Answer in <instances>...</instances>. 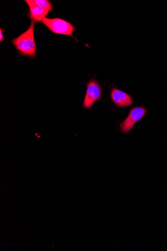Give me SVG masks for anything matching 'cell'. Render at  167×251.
Here are the masks:
<instances>
[{"label":"cell","mask_w":167,"mask_h":251,"mask_svg":"<svg viewBox=\"0 0 167 251\" xmlns=\"http://www.w3.org/2000/svg\"><path fill=\"white\" fill-rule=\"evenodd\" d=\"M147 112V109L144 107H136L132 108L127 118L120 125V129L122 132L130 131L134 125L144 118Z\"/></svg>","instance_id":"obj_3"},{"label":"cell","mask_w":167,"mask_h":251,"mask_svg":"<svg viewBox=\"0 0 167 251\" xmlns=\"http://www.w3.org/2000/svg\"><path fill=\"white\" fill-rule=\"evenodd\" d=\"M35 25V22L32 21L29 28L12 41L19 52L23 56H36V47L34 34Z\"/></svg>","instance_id":"obj_1"},{"label":"cell","mask_w":167,"mask_h":251,"mask_svg":"<svg viewBox=\"0 0 167 251\" xmlns=\"http://www.w3.org/2000/svg\"><path fill=\"white\" fill-rule=\"evenodd\" d=\"M111 98L113 102L119 106L128 107L133 103V99L129 95L115 88L111 90Z\"/></svg>","instance_id":"obj_5"},{"label":"cell","mask_w":167,"mask_h":251,"mask_svg":"<svg viewBox=\"0 0 167 251\" xmlns=\"http://www.w3.org/2000/svg\"><path fill=\"white\" fill-rule=\"evenodd\" d=\"M87 88L83 107L89 109L95 101L101 99L102 89L100 85L94 80H91L88 82Z\"/></svg>","instance_id":"obj_4"},{"label":"cell","mask_w":167,"mask_h":251,"mask_svg":"<svg viewBox=\"0 0 167 251\" xmlns=\"http://www.w3.org/2000/svg\"><path fill=\"white\" fill-rule=\"evenodd\" d=\"M25 2L29 6V17L32 21L42 22L46 18V15L49 12L48 10L31 4L27 2V0H26Z\"/></svg>","instance_id":"obj_6"},{"label":"cell","mask_w":167,"mask_h":251,"mask_svg":"<svg viewBox=\"0 0 167 251\" xmlns=\"http://www.w3.org/2000/svg\"><path fill=\"white\" fill-rule=\"evenodd\" d=\"M42 23L55 34L69 35L74 38L73 32L75 30V27L67 21L59 18H45Z\"/></svg>","instance_id":"obj_2"},{"label":"cell","mask_w":167,"mask_h":251,"mask_svg":"<svg viewBox=\"0 0 167 251\" xmlns=\"http://www.w3.org/2000/svg\"><path fill=\"white\" fill-rule=\"evenodd\" d=\"M27 1L37 6L48 10L49 11L53 10L51 2L47 0H27Z\"/></svg>","instance_id":"obj_7"},{"label":"cell","mask_w":167,"mask_h":251,"mask_svg":"<svg viewBox=\"0 0 167 251\" xmlns=\"http://www.w3.org/2000/svg\"><path fill=\"white\" fill-rule=\"evenodd\" d=\"M3 31L1 29H0V41L2 42L4 40V37L3 35Z\"/></svg>","instance_id":"obj_8"}]
</instances>
